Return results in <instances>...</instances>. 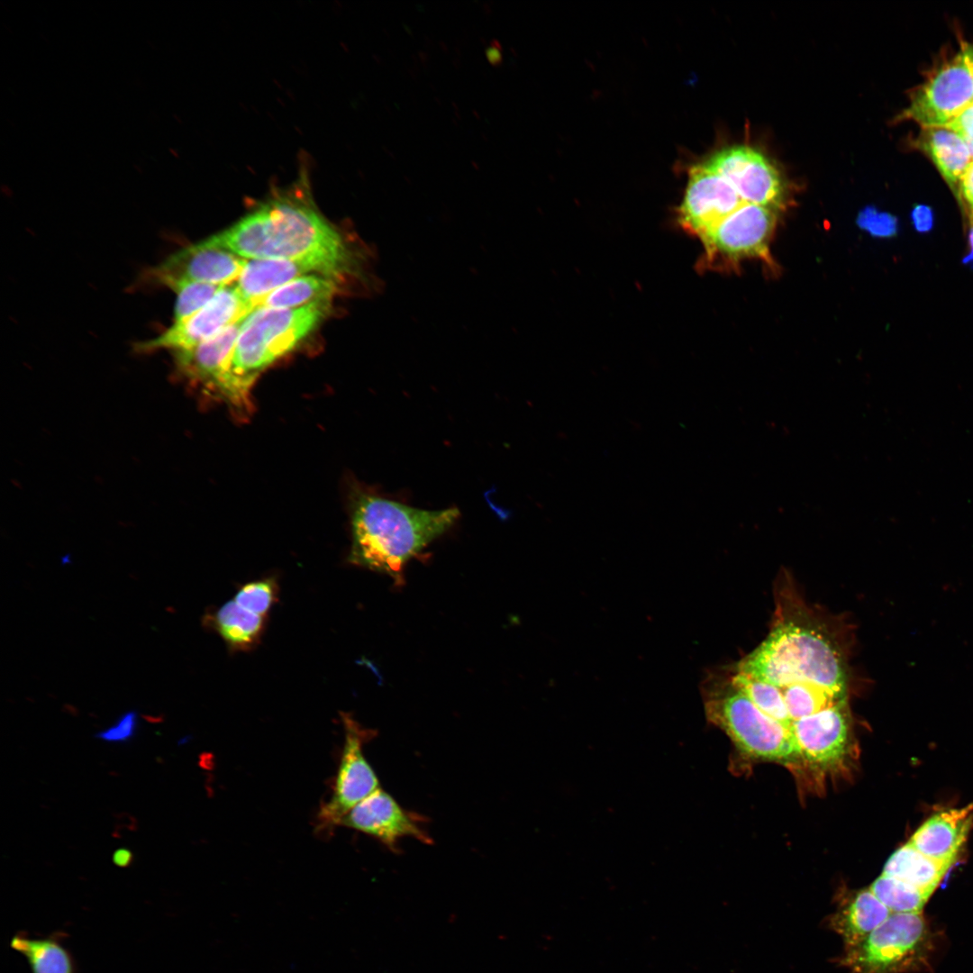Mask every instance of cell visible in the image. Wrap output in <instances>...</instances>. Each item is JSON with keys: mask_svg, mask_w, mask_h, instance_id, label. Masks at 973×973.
Returning a JSON list of instances; mask_svg holds the SVG:
<instances>
[{"mask_svg": "<svg viewBox=\"0 0 973 973\" xmlns=\"http://www.w3.org/2000/svg\"><path fill=\"white\" fill-rule=\"evenodd\" d=\"M801 762L826 772L841 770L851 760L854 741L848 700L793 722Z\"/></svg>", "mask_w": 973, "mask_h": 973, "instance_id": "cell-9", "label": "cell"}, {"mask_svg": "<svg viewBox=\"0 0 973 973\" xmlns=\"http://www.w3.org/2000/svg\"><path fill=\"white\" fill-rule=\"evenodd\" d=\"M959 134L965 141H973V102L947 125Z\"/></svg>", "mask_w": 973, "mask_h": 973, "instance_id": "cell-33", "label": "cell"}, {"mask_svg": "<svg viewBox=\"0 0 973 973\" xmlns=\"http://www.w3.org/2000/svg\"><path fill=\"white\" fill-rule=\"evenodd\" d=\"M911 220L915 231L926 233L934 226V214L932 209L925 205H916L911 212Z\"/></svg>", "mask_w": 973, "mask_h": 973, "instance_id": "cell-34", "label": "cell"}, {"mask_svg": "<svg viewBox=\"0 0 973 973\" xmlns=\"http://www.w3.org/2000/svg\"><path fill=\"white\" fill-rule=\"evenodd\" d=\"M486 57L492 65H498L502 61L500 50L491 46L486 49Z\"/></svg>", "mask_w": 973, "mask_h": 973, "instance_id": "cell-36", "label": "cell"}, {"mask_svg": "<svg viewBox=\"0 0 973 973\" xmlns=\"http://www.w3.org/2000/svg\"><path fill=\"white\" fill-rule=\"evenodd\" d=\"M330 305L253 309L242 322L220 397L240 412H247L250 389L260 372L308 336L326 316Z\"/></svg>", "mask_w": 973, "mask_h": 973, "instance_id": "cell-4", "label": "cell"}, {"mask_svg": "<svg viewBox=\"0 0 973 973\" xmlns=\"http://www.w3.org/2000/svg\"><path fill=\"white\" fill-rule=\"evenodd\" d=\"M344 743L332 792L317 814L316 831L331 834L343 816L356 805L380 788L377 777L366 759L363 746L376 732L363 727L351 714L341 713Z\"/></svg>", "mask_w": 973, "mask_h": 973, "instance_id": "cell-8", "label": "cell"}, {"mask_svg": "<svg viewBox=\"0 0 973 973\" xmlns=\"http://www.w3.org/2000/svg\"><path fill=\"white\" fill-rule=\"evenodd\" d=\"M778 688V687H777ZM793 722L811 716L823 709L848 700L829 689L805 683L778 688Z\"/></svg>", "mask_w": 973, "mask_h": 973, "instance_id": "cell-26", "label": "cell"}, {"mask_svg": "<svg viewBox=\"0 0 973 973\" xmlns=\"http://www.w3.org/2000/svg\"><path fill=\"white\" fill-rule=\"evenodd\" d=\"M705 163L723 176L745 203L776 211L784 205L786 187L779 172L753 148H726L714 154Z\"/></svg>", "mask_w": 973, "mask_h": 973, "instance_id": "cell-12", "label": "cell"}, {"mask_svg": "<svg viewBox=\"0 0 973 973\" xmlns=\"http://www.w3.org/2000/svg\"><path fill=\"white\" fill-rule=\"evenodd\" d=\"M869 889L891 913L919 914L931 896L912 885L885 875L878 878Z\"/></svg>", "mask_w": 973, "mask_h": 973, "instance_id": "cell-27", "label": "cell"}, {"mask_svg": "<svg viewBox=\"0 0 973 973\" xmlns=\"http://www.w3.org/2000/svg\"><path fill=\"white\" fill-rule=\"evenodd\" d=\"M138 723V713L130 710L123 714L113 725L95 733V737L106 742H127L135 736Z\"/></svg>", "mask_w": 973, "mask_h": 973, "instance_id": "cell-31", "label": "cell"}, {"mask_svg": "<svg viewBox=\"0 0 973 973\" xmlns=\"http://www.w3.org/2000/svg\"><path fill=\"white\" fill-rule=\"evenodd\" d=\"M973 102V77L962 48L928 72L909 94L898 121L913 120L922 127L945 126Z\"/></svg>", "mask_w": 973, "mask_h": 973, "instance_id": "cell-7", "label": "cell"}, {"mask_svg": "<svg viewBox=\"0 0 973 973\" xmlns=\"http://www.w3.org/2000/svg\"><path fill=\"white\" fill-rule=\"evenodd\" d=\"M246 260L206 239L187 246L147 272L150 281L168 286L177 281L231 285L240 277Z\"/></svg>", "mask_w": 973, "mask_h": 973, "instance_id": "cell-15", "label": "cell"}, {"mask_svg": "<svg viewBox=\"0 0 973 973\" xmlns=\"http://www.w3.org/2000/svg\"><path fill=\"white\" fill-rule=\"evenodd\" d=\"M973 826V804L930 816L908 842L923 854L952 866Z\"/></svg>", "mask_w": 973, "mask_h": 973, "instance_id": "cell-17", "label": "cell"}, {"mask_svg": "<svg viewBox=\"0 0 973 973\" xmlns=\"http://www.w3.org/2000/svg\"><path fill=\"white\" fill-rule=\"evenodd\" d=\"M950 867L923 854L907 841L890 856L882 875L932 895Z\"/></svg>", "mask_w": 973, "mask_h": 973, "instance_id": "cell-21", "label": "cell"}, {"mask_svg": "<svg viewBox=\"0 0 973 973\" xmlns=\"http://www.w3.org/2000/svg\"><path fill=\"white\" fill-rule=\"evenodd\" d=\"M956 196L965 211L969 225L973 226V160L960 179Z\"/></svg>", "mask_w": 973, "mask_h": 973, "instance_id": "cell-32", "label": "cell"}, {"mask_svg": "<svg viewBox=\"0 0 973 973\" xmlns=\"http://www.w3.org/2000/svg\"><path fill=\"white\" fill-rule=\"evenodd\" d=\"M424 824L425 817L405 809L381 788L356 805L339 823L377 839L394 852L399 851L398 843L405 837L432 844Z\"/></svg>", "mask_w": 973, "mask_h": 973, "instance_id": "cell-13", "label": "cell"}, {"mask_svg": "<svg viewBox=\"0 0 973 973\" xmlns=\"http://www.w3.org/2000/svg\"><path fill=\"white\" fill-rule=\"evenodd\" d=\"M112 859L116 866L126 868L132 864L133 854L129 849L120 848L114 851Z\"/></svg>", "mask_w": 973, "mask_h": 973, "instance_id": "cell-35", "label": "cell"}, {"mask_svg": "<svg viewBox=\"0 0 973 973\" xmlns=\"http://www.w3.org/2000/svg\"><path fill=\"white\" fill-rule=\"evenodd\" d=\"M930 946L921 913H892L860 942L844 948L838 962L850 973H911L926 963Z\"/></svg>", "mask_w": 973, "mask_h": 973, "instance_id": "cell-6", "label": "cell"}, {"mask_svg": "<svg viewBox=\"0 0 973 973\" xmlns=\"http://www.w3.org/2000/svg\"><path fill=\"white\" fill-rule=\"evenodd\" d=\"M968 251L963 259V263L973 266V226H970L968 232Z\"/></svg>", "mask_w": 973, "mask_h": 973, "instance_id": "cell-37", "label": "cell"}, {"mask_svg": "<svg viewBox=\"0 0 973 973\" xmlns=\"http://www.w3.org/2000/svg\"><path fill=\"white\" fill-rule=\"evenodd\" d=\"M265 618L244 609L232 599L218 608L210 621L232 649L246 650L259 641Z\"/></svg>", "mask_w": 973, "mask_h": 973, "instance_id": "cell-23", "label": "cell"}, {"mask_svg": "<svg viewBox=\"0 0 973 973\" xmlns=\"http://www.w3.org/2000/svg\"><path fill=\"white\" fill-rule=\"evenodd\" d=\"M253 309L235 285L223 286L199 311L173 323L159 336L138 343L137 350L141 352L170 350L174 352L192 348L242 320Z\"/></svg>", "mask_w": 973, "mask_h": 973, "instance_id": "cell-11", "label": "cell"}, {"mask_svg": "<svg viewBox=\"0 0 973 973\" xmlns=\"http://www.w3.org/2000/svg\"><path fill=\"white\" fill-rule=\"evenodd\" d=\"M891 914L869 888L861 889L841 903L829 916L828 925L849 948L865 939Z\"/></svg>", "mask_w": 973, "mask_h": 973, "instance_id": "cell-20", "label": "cell"}, {"mask_svg": "<svg viewBox=\"0 0 973 973\" xmlns=\"http://www.w3.org/2000/svg\"><path fill=\"white\" fill-rule=\"evenodd\" d=\"M337 281L319 274L305 275L268 294L257 307L292 309L314 304H331L338 289Z\"/></svg>", "mask_w": 973, "mask_h": 973, "instance_id": "cell-22", "label": "cell"}, {"mask_svg": "<svg viewBox=\"0 0 973 973\" xmlns=\"http://www.w3.org/2000/svg\"><path fill=\"white\" fill-rule=\"evenodd\" d=\"M858 223L871 235L879 238L893 237L898 230L896 216L880 212L873 206L866 207L859 213Z\"/></svg>", "mask_w": 973, "mask_h": 973, "instance_id": "cell-30", "label": "cell"}, {"mask_svg": "<svg viewBox=\"0 0 973 973\" xmlns=\"http://www.w3.org/2000/svg\"><path fill=\"white\" fill-rule=\"evenodd\" d=\"M913 145L929 158L957 196L960 179L971 162L963 138L947 127H922Z\"/></svg>", "mask_w": 973, "mask_h": 973, "instance_id": "cell-19", "label": "cell"}, {"mask_svg": "<svg viewBox=\"0 0 973 973\" xmlns=\"http://www.w3.org/2000/svg\"><path fill=\"white\" fill-rule=\"evenodd\" d=\"M732 683L739 688L760 711L792 729L793 721L788 714L779 689L768 682L735 670H725Z\"/></svg>", "mask_w": 973, "mask_h": 973, "instance_id": "cell-25", "label": "cell"}, {"mask_svg": "<svg viewBox=\"0 0 973 973\" xmlns=\"http://www.w3.org/2000/svg\"><path fill=\"white\" fill-rule=\"evenodd\" d=\"M794 591L779 587L769 633L733 668L778 688L805 683L848 696L842 650Z\"/></svg>", "mask_w": 973, "mask_h": 973, "instance_id": "cell-2", "label": "cell"}, {"mask_svg": "<svg viewBox=\"0 0 973 973\" xmlns=\"http://www.w3.org/2000/svg\"><path fill=\"white\" fill-rule=\"evenodd\" d=\"M311 272L325 276L322 267L311 260L250 259L246 260L235 286L241 296L256 308L258 303L270 292Z\"/></svg>", "mask_w": 973, "mask_h": 973, "instance_id": "cell-18", "label": "cell"}, {"mask_svg": "<svg viewBox=\"0 0 973 973\" xmlns=\"http://www.w3.org/2000/svg\"><path fill=\"white\" fill-rule=\"evenodd\" d=\"M277 587L273 578L253 581L242 586L233 600L244 609L266 617L277 599Z\"/></svg>", "mask_w": 973, "mask_h": 973, "instance_id": "cell-29", "label": "cell"}, {"mask_svg": "<svg viewBox=\"0 0 973 973\" xmlns=\"http://www.w3.org/2000/svg\"><path fill=\"white\" fill-rule=\"evenodd\" d=\"M961 48L965 53L966 59L973 77V44L962 43Z\"/></svg>", "mask_w": 973, "mask_h": 973, "instance_id": "cell-38", "label": "cell"}, {"mask_svg": "<svg viewBox=\"0 0 973 973\" xmlns=\"http://www.w3.org/2000/svg\"><path fill=\"white\" fill-rule=\"evenodd\" d=\"M744 203L732 186L705 162L690 169L678 222L702 239Z\"/></svg>", "mask_w": 973, "mask_h": 973, "instance_id": "cell-14", "label": "cell"}, {"mask_svg": "<svg viewBox=\"0 0 973 973\" xmlns=\"http://www.w3.org/2000/svg\"><path fill=\"white\" fill-rule=\"evenodd\" d=\"M459 516L456 507L424 510L360 493L352 509L350 561L385 573L399 584L405 564Z\"/></svg>", "mask_w": 973, "mask_h": 973, "instance_id": "cell-3", "label": "cell"}, {"mask_svg": "<svg viewBox=\"0 0 973 973\" xmlns=\"http://www.w3.org/2000/svg\"><path fill=\"white\" fill-rule=\"evenodd\" d=\"M244 318L192 348L174 351L177 369L186 378L220 396Z\"/></svg>", "mask_w": 973, "mask_h": 973, "instance_id": "cell-16", "label": "cell"}, {"mask_svg": "<svg viewBox=\"0 0 973 973\" xmlns=\"http://www.w3.org/2000/svg\"><path fill=\"white\" fill-rule=\"evenodd\" d=\"M701 685L707 720L723 731L741 754L786 765L801 763L792 729L760 711L725 670L709 674Z\"/></svg>", "mask_w": 973, "mask_h": 973, "instance_id": "cell-5", "label": "cell"}, {"mask_svg": "<svg viewBox=\"0 0 973 973\" xmlns=\"http://www.w3.org/2000/svg\"><path fill=\"white\" fill-rule=\"evenodd\" d=\"M777 213L758 205H741L701 239L708 259L769 261L768 246L777 224Z\"/></svg>", "mask_w": 973, "mask_h": 973, "instance_id": "cell-10", "label": "cell"}, {"mask_svg": "<svg viewBox=\"0 0 973 973\" xmlns=\"http://www.w3.org/2000/svg\"><path fill=\"white\" fill-rule=\"evenodd\" d=\"M10 946L27 959L32 973H75L71 955L56 938L14 935Z\"/></svg>", "mask_w": 973, "mask_h": 973, "instance_id": "cell-24", "label": "cell"}, {"mask_svg": "<svg viewBox=\"0 0 973 973\" xmlns=\"http://www.w3.org/2000/svg\"><path fill=\"white\" fill-rule=\"evenodd\" d=\"M207 240L241 258L311 260L336 280L356 269L343 238L314 206L305 167L289 188Z\"/></svg>", "mask_w": 973, "mask_h": 973, "instance_id": "cell-1", "label": "cell"}, {"mask_svg": "<svg viewBox=\"0 0 973 973\" xmlns=\"http://www.w3.org/2000/svg\"><path fill=\"white\" fill-rule=\"evenodd\" d=\"M223 286L196 282L177 281L168 286L177 297L174 306V323L194 314L207 305Z\"/></svg>", "mask_w": 973, "mask_h": 973, "instance_id": "cell-28", "label": "cell"}]
</instances>
